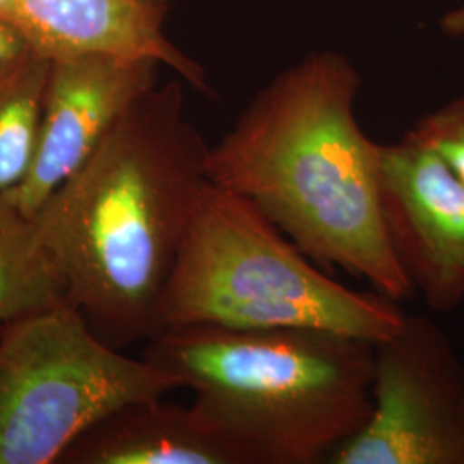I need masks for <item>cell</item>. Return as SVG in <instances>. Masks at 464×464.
Instances as JSON below:
<instances>
[{
  "label": "cell",
  "instance_id": "1",
  "mask_svg": "<svg viewBox=\"0 0 464 464\" xmlns=\"http://www.w3.org/2000/svg\"><path fill=\"white\" fill-rule=\"evenodd\" d=\"M208 150L186 117L183 84L155 86L34 214L69 304L112 348L160 332V303L208 184Z\"/></svg>",
  "mask_w": 464,
  "mask_h": 464
},
{
  "label": "cell",
  "instance_id": "2",
  "mask_svg": "<svg viewBox=\"0 0 464 464\" xmlns=\"http://www.w3.org/2000/svg\"><path fill=\"white\" fill-rule=\"evenodd\" d=\"M360 86L344 55L304 57L260 90L210 147L207 178L251 199L315 264L402 301L415 291L383 229L379 143L354 117Z\"/></svg>",
  "mask_w": 464,
  "mask_h": 464
},
{
  "label": "cell",
  "instance_id": "3",
  "mask_svg": "<svg viewBox=\"0 0 464 464\" xmlns=\"http://www.w3.org/2000/svg\"><path fill=\"white\" fill-rule=\"evenodd\" d=\"M143 358L193 391L195 413L245 464L327 463L372 411L373 343L337 332L183 325Z\"/></svg>",
  "mask_w": 464,
  "mask_h": 464
},
{
  "label": "cell",
  "instance_id": "4",
  "mask_svg": "<svg viewBox=\"0 0 464 464\" xmlns=\"http://www.w3.org/2000/svg\"><path fill=\"white\" fill-rule=\"evenodd\" d=\"M399 301L324 274L251 201L207 184L159 310L183 325L318 329L379 343L404 324Z\"/></svg>",
  "mask_w": 464,
  "mask_h": 464
},
{
  "label": "cell",
  "instance_id": "5",
  "mask_svg": "<svg viewBox=\"0 0 464 464\" xmlns=\"http://www.w3.org/2000/svg\"><path fill=\"white\" fill-rule=\"evenodd\" d=\"M184 389L176 375L100 339L61 304L0 332V464H59L124 404Z\"/></svg>",
  "mask_w": 464,
  "mask_h": 464
},
{
  "label": "cell",
  "instance_id": "6",
  "mask_svg": "<svg viewBox=\"0 0 464 464\" xmlns=\"http://www.w3.org/2000/svg\"><path fill=\"white\" fill-rule=\"evenodd\" d=\"M329 464H464V362L423 315L373 344L372 411Z\"/></svg>",
  "mask_w": 464,
  "mask_h": 464
},
{
  "label": "cell",
  "instance_id": "7",
  "mask_svg": "<svg viewBox=\"0 0 464 464\" xmlns=\"http://www.w3.org/2000/svg\"><path fill=\"white\" fill-rule=\"evenodd\" d=\"M382 220L413 291L433 312L464 303V184L433 150L404 134L379 145Z\"/></svg>",
  "mask_w": 464,
  "mask_h": 464
},
{
  "label": "cell",
  "instance_id": "8",
  "mask_svg": "<svg viewBox=\"0 0 464 464\" xmlns=\"http://www.w3.org/2000/svg\"><path fill=\"white\" fill-rule=\"evenodd\" d=\"M160 66L155 59L95 53L52 59L34 166L5 197L34 218L134 102L157 86Z\"/></svg>",
  "mask_w": 464,
  "mask_h": 464
},
{
  "label": "cell",
  "instance_id": "9",
  "mask_svg": "<svg viewBox=\"0 0 464 464\" xmlns=\"http://www.w3.org/2000/svg\"><path fill=\"white\" fill-rule=\"evenodd\" d=\"M164 16L166 7L140 0H16L9 21L50 59L93 53L155 59L212 95L205 71L167 40Z\"/></svg>",
  "mask_w": 464,
  "mask_h": 464
},
{
  "label": "cell",
  "instance_id": "10",
  "mask_svg": "<svg viewBox=\"0 0 464 464\" xmlns=\"http://www.w3.org/2000/svg\"><path fill=\"white\" fill-rule=\"evenodd\" d=\"M59 464H245L191 406L141 399L100 420Z\"/></svg>",
  "mask_w": 464,
  "mask_h": 464
},
{
  "label": "cell",
  "instance_id": "11",
  "mask_svg": "<svg viewBox=\"0 0 464 464\" xmlns=\"http://www.w3.org/2000/svg\"><path fill=\"white\" fill-rule=\"evenodd\" d=\"M66 303V284L34 218L0 193V332Z\"/></svg>",
  "mask_w": 464,
  "mask_h": 464
},
{
  "label": "cell",
  "instance_id": "12",
  "mask_svg": "<svg viewBox=\"0 0 464 464\" xmlns=\"http://www.w3.org/2000/svg\"><path fill=\"white\" fill-rule=\"evenodd\" d=\"M52 59L34 52L0 72V193L24 181L34 166Z\"/></svg>",
  "mask_w": 464,
  "mask_h": 464
},
{
  "label": "cell",
  "instance_id": "13",
  "mask_svg": "<svg viewBox=\"0 0 464 464\" xmlns=\"http://www.w3.org/2000/svg\"><path fill=\"white\" fill-rule=\"evenodd\" d=\"M408 134L442 157L464 184V95L421 117Z\"/></svg>",
  "mask_w": 464,
  "mask_h": 464
},
{
  "label": "cell",
  "instance_id": "14",
  "mask_svg": "<svg viewBox=\"0 0 464 464\" xmlns=\"http://www.w3.org/2000/svg\"><path fill=\"white\" fill-rule=\"evenodd\" d=\"M34 52L38 50L21 28L11 21L0 19V72L16 66Z\"/></svg>",
  "mask_w": 464,
  "mask_h": 464
},
{
  "label": "cell",
  "instance_id": "15",
  "mask_svg": "<svg viewBox=\"0 0 464 464\" xmlns=\"http://www.w3.org/2000/svg\"><path fill=\"white\" fill-rule=\"evenodd\" d=\"M442 30L446 34H464V5L450 11L442 19Z\"/></svg>",
  "mask_w": 464,
  "mask_h": 464
},
{
  "label": "cell",
  "instance_id": "16",
  "mask_svg": "<svg viewBox=\"0 0 464 464\" xmlns=\"http://www.w3.org/2000/svg\"><path fill=\"white\" fill-rule=\"evenodd\" d=\"M14 2L16 0H0V19L9 21L13 9H14Z\"/></svg>",
  "mask_w": 464,
  "mask_h": 464
},
{
  "label": "cell",
  "instance_id": "17",
  "mask_svg": "<svg viewBox=\"0 0 464 464\" xmlns=\"http://www.w3.org/2000/svg\"><path fill=\"white\" fill-rule=\"evenodd\" d=\"M140 2L149 4V5H157V7H167L169 0H140Z\"/></svg>",
  "mask_w": 464,
  "mask_h": 464
}]
</instances>
